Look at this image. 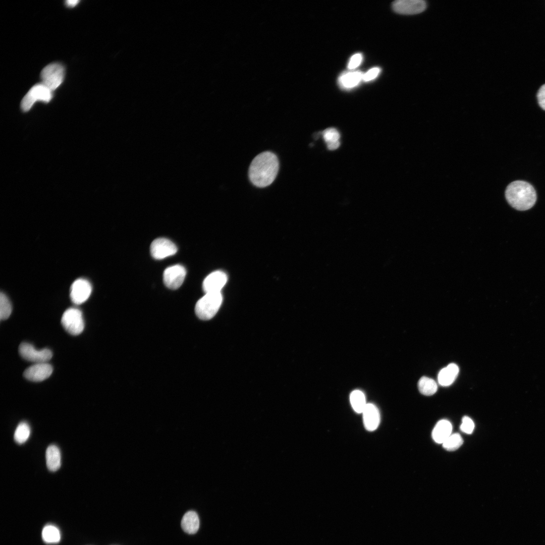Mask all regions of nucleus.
Masks as SVG:
<instances>
[{
    "mask_svg": "<svg viewBox=\"0 0 545 545\" xmlns=\"http://www.w3.org/2000/svg\"><path fill=\"white\" fill-rule=\"evenodd\" d=\"M46 466L50 471L58 470L61 465V455L59 448L54 445L49 446L46 450Z\"/></svg>",
    "mask_w": 545,
    "mask_h": 545,
    "instance_id": "nucleus-18",
    "label": "nucleus"
},
{
    "mask_svg": "<svg viewBox=\"0 0 545 545\" xmlns=\"http://www.w3.org/2000/svg\"><path fill=\"white\" fill-rule=\"evenodd\" d=\"M30 434V427L29 424L25 422H22L17 426L15 431L14 438L17 443L22 444L28 439Z\"/></svg>",
    "mask_w": 545,
    "mask_h": 545,
    "instance_id": "nucleus-23",
    "label": "nucleus"
},
{
    "mask_svg": "<svg viewBox=\"0 0 545 545\" xmlns=\"http://www.w3.org/2000/svg\"><path fill=\"white\" fill-rule=\"evenodd\" d=\"M52 97V91L44 84L39 83L31 87L24 96L21 103V107L23 112L30 110L34 103L37 101L48 102Z\"/></svg>",
    "mask_w": 545,
    "mask_h": 545,
    "instance_id": "nucleus-4",
    "label": "nucleus"
},
{
    "mask_svg": "<svg viewBox=\"0 0 545 545\" xmlns=\"http://www.w3.org/2000/svg\"><path fill=\"white\" fill-rule=\"evenodd\" d=\"M65 75L64 66L58 63L45 66L40 74L42 83L51 91L57 89L62 83Z\"/></svg>",
    "mask_w": 545,
    "mask_h": 545,
    "instance_id": "nucleus-5",
    "label": "nucleus"
},
{
    "mask_svg": "<svg viewBox=\"0 0 545 545\" xmlns=\"http://www.w3.org/2000/svg\"><path fill=\"white\" fill-rule=\"evenodd\" d=\"M152 256L156 259H161L174 255L177 251L176 245L170 240L159 238L151 243L150 247Z\"/></svg>",
    "mask_w": 545,
    "mask_h": 545,
    "instance_id": "nucleus-9",
    "label": "nucleus"
},
{
    "mask_svg": "<svg viewBox=\"0 0 545 545\" xmlns=\"http://www.w3.org/2000/svg\"><path fill=\"white\" fill-rule=\"evenodd\" d=\"M339 145H340V142L339 141L332 142V143L327 144L328 148L330 150L336 149H337V148H338L339 147Z\"/></svg>",
    "mask_w": 545,
    "mask_h": 545,
    "instance_id": "nucleus-31",
    "label": "nucleus"
},
{
    "mask_svg": "<svg viewBox=\"0 0 545 545\" xmlns=\"http://www.w3.org/2000/svg\"><path fill=\"white\" fill-rule=\"evenodd\" d=\"M350 402L354 410L358 413H362L367 404L364 394L359 390H355L351 394Z\"/></svg>",
    "mask_w": 545,
    "mask_h": 545,
    "instance_id": "nucleus-22",
    "label": "nucleus"
},
{
    "mask_svg": "<svg viewBox=\"0 0 545 545\" xmlns=\"http://www.w3.org/2000/svg\"><path fill=\"white\" fill-rule=\"evenodd\" d=\"M223 301L221 292L207 293L196 303L195 312L200 319H211L219 310Z\"/></svg>",
    "mask_w": 545,
    "mask_h": 545,
    "instance_id": "nucleus-3",
    "label": "nucleus"
},
{
    "mask_svg": "<svg viewBox=\"0 0 545 545\" xmlns=\"http://www.w3.org/2000/svg\"><path fill=\"white\" fill-rule=\"evenodd\" d=\"M91 291L92 286L88 281L84 279H77L71 287V299L74 304H81L88 299Z\"/></svg>",
    "mask_w": 545,
    "mask_h": 545,
    "instance_id": "nucleus-10",
    "label": "nucleus"
},
{
    "mask_svg": "<svg viewBox=\"0 0 545 545\" xmlns=\"http://www.w3.org/2000/svg\"><path fill=\"white\" fill-rule=\"evenodd\" d=\"M42 537L43 540L46 543H57L61 538L60 532L55 526L47 525L42 529Z\"/></svg>",
    "mask_w": 545,
    "mask_h": 545,
    "instance_id": "nucleus-21",
    "label": "nucleus"
},
{
    "mask_svg": "<svg viewBox=\"0 0 545 545\" xmlns=\"http://www.w3.org/2000/svg\"><path fill=\"white\" fill-rule=\"evenodd\" d=\"M279 169V162L277 155L270 151H264L252 160L248 171L249 178L254 186L264 188L274 182Z\"/></svg>",
    "mask_w": 545,
    "mask_h": 545,
    "instance_id": "nucleus-1",
    "label": "nucleus"
},
{
    "mask_svg": "<svg viewBox=\"0 0 545 545\" xmlns=\"http://www.w3.org/2000/svg\"><path fill=\"white\" fill-rule=\"evenodd\" d=\"M463 440L459 433L451 434L443 443V448L449 451L457 450L463 444Z\"/></svg>",
    "mask_w": 545,
    "mask_h": 545,
    "instance_id": "nucleus-24",
    "label": "nucleus"
},
{
    "mask_svg": "<svg viewBox=\"0 0 545 545\" xmlns=\"http://www.w3.org/2000/svg\"><path fill=\"white\" fill-rule=\"evenodd\" d=\"M363 57L361 53H357L353 55L349 60L348 64L349 69L353 70L357 68L361 63Z\"/></svg>",
    "mask_w": 545,
    "mask_h": 545,
    "instance_id": "nucleus-29",
    "label": "nucleus"
},
{
    "mask_svg": "<svg viewBox=\"0 0 545 545\" xmlns=\"http://www.w3.org/2000/svg\"><path fill=\"white\" fill-rule=\"evenodd\" d=\"M52 366L46 363H37L28 367L24 372V376L33 382H41L47 378L52 373Z\"/></svg>",
    "mask_w": 545,
    "mask_h": 545,
    "instance_id": "nucleus-12",
    "label": "nucleus"
},
{
    "mask_svg": "<svg viewBox=\"0 0 545 545\" xmlns=\"http://www.w3.org/2000/svg\"><path fill=\"white\" fill-rule=\"evenodd\" d=\"M380 69L378 67H374L369 69L368 71L363 73V81L369 82L375 79L379 74Z\"/></svg>",
    "mask_w": 545,
    "mask_h": 545,
    "instance_id": "nucleus-28",
    "label": "nucleus"
},
{
    "mask_svg": "<svg viewBox=\"0 0 545 545\" xmlns=\"http://www.w3.org/2000/svg\"><path fill=\"white\" fill-rule=\"evenodd\" d=\"M227 275L222 271H215L208 275L202 284L203 291L207 293L221 292L227 282Z\"/></svg>",
    "mask_w": 545,
    "mask_h": 545,
    "instance_id": "nucleus-13",
    "label": "nucleus"
},
{
    "mask_svg": "<svg viewBox=\"0 0 545 545\" xmlns=\"http://www.w3.org/2000/svg\"><path fill=\"white\" fill-rule=\"evenodd\" d=\"M61 323L65 330L72 335L81 334L84 328L82 312L76 308H70L63 313Z\"/></svg>",
    "mask_w": 545,
    "mask_h": 545,
    "instance_id": "nucleus-6",
    "label": "nucleus"
},
{
    "mask_svg": "<svg viewBox=\"0 0 545 545\" xmlns=\"http://www.w3.org/2000/svg\"><path fill=\"white\" fill-rule=\"evenodd\" d=\"M186 275V269L181 265L176 264L168 267L163 274L164 284L169 289H177L183 284Z\"/></svg>",
    "mask_w": 545,
    "mask_h": 545,
    "instance_id": "nucleus-8",
    "label": "nucleus"
},
{
    "mask_svg": "<svg viewBox=\"0 0 545 545\" xmlns=\"http://www.w3.org/2000/svg\"><path fill=\"white\" fill-rule=\"evenodd\" d=\"M78 0H68L65 2L66 5L69 7H74L79 2Z\"/></svg>",
    "mask_w": 545,
    "mask_h": 545,
    "instance_id": "nucleus-32",
    "label": "nucleus"
},
{
    "mask_svg": "<svg viewBox=\"0 0 545 545\" xmlns=\"http://www.w3.org/2000/svg\"><path fill=\"white\" fill-rule=\"evenodd\" d=\"M459 369L455 363H450L442 369L438 374V382L442 386L451 385L456 378Z\"/></svg>",
    "mask_w": 545,
    "mask_h": 545,
    "instance_id": "nucleus-17",
    "label": "nucleus"
},
{
    "mask_svg": "<svg viewBox=\"0 0 545 545\" xmlns=\"http://www.w3.org/2000/svg\"><path fill=\"white\" fill-rule=\"evenodd\" d=\"M537 97L539 106L545 110V84L538 90Z\"/></svg>",
    "mask_w": 545,
    "mask_h": 545,
    "instance_id": "nucleus-30",
    "label": "nucleus"
},
{
    "mask_svg": "<svg viewBox=\"0 0 545 545\" xmlns=\"http://www.w3.org/2000/svg\"><path fill=\"white\" fill-rule=\"evenodd\" d=\"M418 388L422 394L431 396L437 392L438 385L433 379L426 376H422L418 382Z\"/></svg>",
    "mask_w": 545,
    "mask_h": 545,
    "instance_id": "nucleus-20",
    "label": "nucleus"
},
{
    "mask_svg": "<svg viewBox=\"0 0 545 545\" xmlns=\"http://www.w3.org/2000/svg\"><path fill=\"white\" fill-rule=\"evenodd\" d=\"M509 204L519 210L531 208L536 200V194L533 186L523 181H515L510 183L505 191Z\"/></svg>",
    "mask_w": 545,
    "mask_h": 545,
    "instance_id": "nucleus-2",
    "label": "nucleus"
},
{
    "mask_svg": "<svg viewBox=\"0 0 545 545\" xmlns=\"http://www.w3.org/2000/svg\"><path fill=\"white\" fill-rule=\"evenodd\" d=\"M363 73L360 71L344 72L338 78V84L344 89H351L358 86L363 81Z\"/></svg>",
    "mask_w": 545,
    "mask_h": 545,
    "instance_id": "nucleus-15",
    "label": "nucleus"
},
{
    "mask_svg": "<svg viewBox=\"0 0 545 545\" xmlns=\"http://www.w3.org/2000/svg\"><path fill=\"white\" fill-rule=\"evenodd\" d=\"M183 530L188 534H194L199 527V519L197 513L193 511L186 512L181 520Z\"/></svg>",
    "mask_w": 545,
    "mask_h": 545,
    "instance_id": "nucleus-19",
    "label": "nucleus"
},
{
    "mask_svg": "<svg viewBox=\"0 0 545 545\" xmlns=\"http://www.w3.org/2000/svg\"><path fill=\"white\" fill-rule=\"evenodd\" d=\"M12 304L5 294H0V318L2 320L7 319L11 314Z\"/></svg>",
    "mask_w": 545,
    "mask_h": 545,
    "instance_id": "nucleus-25",
    "label": "nucleus"
},
{
    "mask_svg": "<svg viewBox=\"0 0 545 545\" xmlns=\"http://www.w3.org/2000/svg\"><path fill=\"white\" fill-rule=\"evenodd\" d=\"M323 137L326 144L339 141L340 134L335 128H328L323 132Z\"/></svg>",
    "mask_w": 545,
    "mask_h": 545,
    "instance_id": "nucleus-26",
    "label": "nucleus"
},
{
    "mask_svg": "<svg viewBox=\"0 0 545 545\" xmlns=\"http://www.w3.org/2000/svg\"><path fill=\"white\" fill-rule=\"evenodd\" d=\"M19 352L24 359L31 362L37 363L46 362L52 356L51 351L48 349L38 350L32 344L28 343H22L19 347Z\"/></svg>",
    "mask_w": 545,
    "mask_h": 545,
    "instance_id": "nucleus-7",
    "label": "nucleus"
},
{
    "mask_svg": "<svg viewBox=\"0 0 545 545\" xmlns=\"http://www.w3.org/2000/svg\"><path fill=\"white\" fill-rule=\"evenodd\" d=\"M427 4L423 0H397L392 3L393 10L403 15L417 14L424 11Z\"/></svg>",
    "mask_w": 545,
    "mask_h": 545,
    "instance_id": "nucleus-11",
    "label": "nucleus"
},
{
    "mask_svg": "<svg viewBox=\"0 0 545 545\" xmlns=\"http://www.w3.org/2000/svg\"><path fill=\"white\" fill-rule=\"evenodd\" d=\"M452 426L451 423L447 420L439 421L434 426L432 437L437 443L443 444L451 434Z\"/></svg>",
    "mask_w": 545,
    "mask_h": 545,
    "instance_id": "nucleus-16",
    "label": "nucleus"
},
{
    "mask_svg": "<svg viewBox=\"0 0 545 545\" xmlns=\"http://www.w3.org/2000/svg\"><path fill=\"white\" fill-rule=\"evenodd\" d=\"M474 428V424L472 420L468 416H464L462 419L460 429L467 434H471Z\"/></svg>",
    "mask_w": 545,
    "mask_h": 545,
    "instance_id": "nucleus-27",
    "label": "nucleus"
},
{
    "mask_svg": "<svg viewBox=\"0 0 545 545\" xmlns=\"http://www.w3.org/2000/svg\"><path fill=\"white\" fill-rule=\"evenodd\" d=\"M364 425L368 431H373L378 426L380 422V414L377 407L373 404L368 403L363 412Z\"/></svg>",
    "mask_w": 545,
    "mask_h": 545,
    "instance_id": "nucleus-14",
    "label": "nucleus"
}]
</instances>
